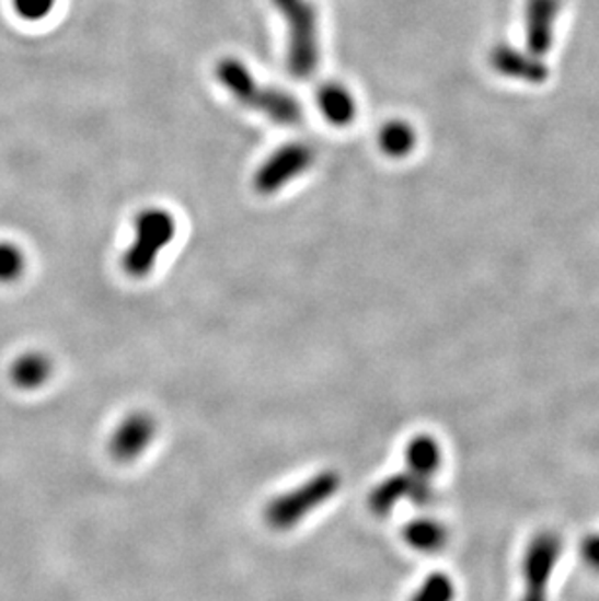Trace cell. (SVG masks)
<instances>
[{"instance_id": "cell-1", "label": "cell", "mask_w": 599, "mask_h": 601, "mask_svg": "<svg viewBox=\"0 0 599 601\" xmlns=\"http://www.w3.org/2000/svg\"><path fill=\"white\" fill-rule=\"evenodd\" d=\"M217 79L240 104L269 117L270 122L292 127L302 122V104L292 94L275 86H265L238 59H222L217 65Z\"/></svg>"}, {"instance_id": "cell-2", "label": "cell", "mask_w": 599, "mask_h": 601, "mask_svg": "<svg viewBox=\"0 0 599 601\" xmlns=\"http://www.w3.org/2000/svg\"><path fill=\"white\" fill-rule=\"evenodd\" d=\"M341 475L337 471L325 470L306 479L302 485L288 488L275 498H270L263 516L269 528L277 532H288L298 523L304 522L308 516L339 493Z\"/></svg>"}, {"instance_id": "cell-3", "label": "cell", "mask_w": 599, "mask_h": 601, "mask_svg": "<svg viewBox=\"0 0 599 601\" xmlns=\"http://www.w3.org/2000/svg\"><path fill=\"white\" fill-rule=\"evenodd\" d=\"M288 26L287 62L290 74L308 80L320 67V22L310 0H273Z\"/></svg>"}, {"instance_id": "cell-4", "label": "cell", "mask_w": 599, "mask_h": 601, "mask_svg": "<svg viewBox=\"0 0 599 601\" xmlns=\"http://www.w3.org/2000/svg\"><path fill=\"white\" fill-rule=\"evenodd\" d=\"M177 227L168 210L147 209L135 220V240L123 255L122 265L133 279L147 277L157 265L158 255L172 244Z\"/></svg>"}, {"instance_id": "cell-5", "label": "cell", "mask_w": 599, "mask_h": 601, "mask_svg": "<svg viewBox=\"0 0 599 601\" xmlns=\"http://www.w3.org/2000/svg\"><path fill=\"white\" fill-rule=\"evenodd\" d=\"M565 541L555 530H541L535 533L521 557L520 601H549L551 580L563 557Z\"/></svg>"}, {"instance_id": "cell-6", "label": "cell", "mask_w": 599, "mask_h": 601, "mask_svg": "<svg viewBox=\"0 0 599 601\" xmlns=\"http://www.w3.org/2000/svg\"><path fill=\"white\" fill-rule=\"evenodd\" d=\"M315 152L304 142H292L275 150L253 177V185L261 195H273L287 187L292 180L312 167Z\"/></svg>"}, {"instance_id": "cell-7", "label": "cell", "mask_w": 599, "mask_h": 601, "mask_svg": "<svg viewBox=\"0 0 599 601\" xmlns=\"http://www.w3.org/2000/svg\"><path fill=\"white\" fill-rule=\"evenodd\" d=\"M435 497L433 481L418 477L405 470L378 483L368 497V505L373 515L388 516L403 500L417 506H428Z\"/></svg>"}, {"instance_id": "cell-8", "label": "cell", "mask_w": 599, "mask_h": 601, "mask_svg": "<svg viewBox=\"0 0 599 601\" xmlns=\"http://www.w3.org/2000/svg\"><path fill=\"white\" fill-rule=\"evenodd\" d=\"M157 436V420L148 413L137 411L123 418L112 435L110 452L117 462H133L147 452Z\"/></svg>"}, {"instance_id": "cell-9", "label": "cell", "mask_w": 599, "mask_h": 601, "mask_svg": "<svg viewBox=\"0 0 599 601\" xmlns=\"http://www.w3.org/2000/svg\"><path fill=\"white\" fill-rule=\"evenodd\" d=\"M561 0H530L528 4V44L535 55H545L553 44V27Z\"/></svg>"}, {"instance_id": "cell-10", "label": "cell", "mask_w": 599, "mask_h": 601, "mask_svg": "<svg viewBox=\"0 0 599 601\" xmlns=\"http://www.w3.org/2000/svg\"><path fill=\"white\" fill-rule=\"evenodd\" d=\"M405 463L411 473L433 481L442 467V446L438 444L435 436H415L405 448Z\"/></svg>"}, {"instance_id": "cell-11", "label": "cell", "mask_w": 599, "mask_h": 601, "mask_svg": "<svg viewBox=\"0 0 599 601\" xmlns=\"http://www.w3.org/2000/svg\"><path fill=\"white\" fill-rule=\"evenodd\" d=\"M318 105L323 117L335 127H347L357 117V102L347 88L337 82H327L318 92Z\"/></svg>"}, {"instance_id": "cell-12", "label": "cell", "mask_w": 599, "mask_h": 601, "mask_svg": "<svg viewBox=\"0 0 599 601\" xmlns=\"http://www.w3.org/2000/svg\"><path fill=\"white\" fill-rule=\"evenodd\" d=\"M491 61L498 72H503L504 77L528 80V82H541V80L548 79V69L538 59H528L521 53L514 51L506 45L496 47Z\"/></svg>"}, {"instance_id": "cell-13", "label": "cell", "mask_w": 599, "mask_h": 601, "mask_svg": "<svg viewBox=\"0 0 599 601\" xmlns=\"http://www.w3.org/2000/svg\"><path fill=\"white\" fill-rule=\"evenodd\" d=\"M403 540L408 547L421 553H436L444 550L448 543V528L435 518H417L405 523L403 528Z\"/></svg>"}, {"instance_id": "cell-14", "label": "cell", "mask_w": 599, "mask_h": 601, "mask_svg": "<svg viewBox=\"0 0 599 601\" xmlns=\"http://www.w3.org/2000/svg\"><path fill=\"white\" fill-rule=\"evenodd\" d=\"M10 378L22 390L42 388L51 378V360L44 352H26L14 360Z\"/></svg>"}, {"instance_id": "cell-15", "label": "cell", "mask_w": 599, "mask_h": 601, "mask_svg": "<svg viewBox=\"0 0 599 601\" xmlns=\"http://www.w3.org/2000/svg\"><path fill=\"white\" fill-rule=\"evenodd\" d=\"M378 142H380L383 154L391 158H403L411 154V150L415 149L417 135L407 122L395 119V122L383 125Z\"/></svg>"}, {"instance_id": "cell-16", "label": "cell", "mask_w": 599, "mask_h": 601, "mask_svg": "<svg viewBox=\"0 0 599 601\" xmlns=\"http://www.w3.org/2000/svg\"><path fill=\"white\" fill-rule=\"evenodd\" d=\"M456 585L452 578L444 573H433L421 582L417 592L408 601H453L456 600Z\"/></svg>"}, {"instance_id": "cell-17", "label": "cell", "mask_w": 599, "mask_h": 601, "mask_svg": "<svg viewBox=\"0 0 599 601\" xmlns=\"http://www.w3.org/2000/svg\"><path fill=\"white\" fill-rule=\"evenodd\" d=\"M26 269V257L18 245L0 242V282H14Z\"/></svg>"}, {"instance_id": "cell-18", "label": "cell", "mask_w": 599, "mask_h": 601, "mask_svg": "<svg viewBox=\"0 0 599 601\" xmlns=\"http://www.w3.org/2000/svg\"><path fill=\"white\" fill-rule=\"evenodd\" d=\"M57 0H12L14 12L26 22H39L51 14Z\"/></svg>"}, {"instance_id": "cell-19", "label": "cell", "mask_w": 599, "mask_h": 601, "mask_svg": "<svg viewBox=\"0 0 599 601\" xmlns=\"http://www.w3.org/2000/svg\"><path fill=\"white\" fill-rule=\"evenodd\" d=\"M580 557L591 573L599 575V532H591L580 543Z\"/></svg>"}]
</instances>
